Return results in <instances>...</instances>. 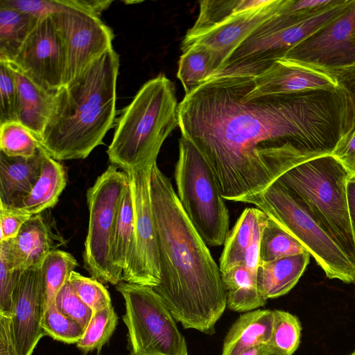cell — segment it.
<instances>
[{"mask_svg": "<svg viewBox=\"0 0 355 355\" xmlns=\"http://www.w3.org/2000/svg\"><path fill=\"white\" fill-rule=\"evenodd\" d=\"M255 73L222 70L178 104V127L209 165L225 200L241 202L291 168L330 155L352 130L340 86L288 94H249Z\"/></svg>", "mask_w": 355, "mask_h": 355, "instance_id": "1", "label": "cell"}, {"mask_svg": "<svg viewBox=\"0 0 355 355\" xmlns=\"http://www.w3.org/2000/svg\"><path fill=\"white\" fill-rule=\"evenodd\" d=\"M150 193L161 275L153 288L184 328L213 334L227 306L219 266L157 162Z\"/></svg>", "mask_w": 355, "mask_h": 355, "instance_id": "2", "label": "cell"}, {"mask_svg": "<svg viewBox=\"0 0 355 355\" xmlns=\"http://www.w3.org/2000/svg\"><path fill=\"white\" fill-rule=\"evenodd\" d=\"M119 55L113 48L55 94L40 143L56 161L85 159L116 120Z\"/></svg>", "mask_w": 355, "mask_h": 355, "instance_id": "3", "label": "cell"}, {"mask_svg": "<svg viewBox=\"0 0 355 355\" xmlns=\"http://www.w3.org/2000/svg\"><path fill=\"white\" fill-rule=\"evenodd\" d=\"M173 83L164 74L146 82L116 120L107 150L111 164L125 171L157 161L161 147L178 126Z\"/></svg>", "mask_w": 355, "mask_h": 355, "instance_id": "4", "label": "cell"}, {"mask_svg": "<svg viewBox=\"0 0 355 355\" xmlns=\"http://www.w3.org/2000/svg\"><path fill=\"white\" fill-rule=\"evenodd\" d=\"M349 172L331 154L302 162L277 181L299 198L314 218L355 263L347 181Z\"/></svg>", "mask_w": 355, "mask_h": 355, "instance_id": "5", "label": "cell"}, {"mask_svg": "<svg viewBox=\"0 0 355 355\" xmlns=\"http://www.w3.org/2000/svg\"><path fill=\"white\" fill-rule=\"evenodd\" d=\"M241 202L254 205L293 235L313 257L328 278L354 283L355 263L302 202L277 180Z\"/></svg>", "mask_w": 355, "mask_h": 355, "instance_id": "6", "label": "cell"}, {"mask_svg": "<svg viewBox=\"0 0 355 355\" xmlns=\"http://www.w3.org/2000/svg\"><path fill=\"white\" fill-rule=\"evenodd\" d=\"M174 177L177 196L207 245L224 244L230 214L214 173L196 146L181 135Z\"/></svg>", "mask_w": 355, "mask_h": 355, "instance_id": "7", "label": "cell"}, {"mask_svg": "<svg viewBox=\"0 0 355 355\" xmlns=\"http://www.w3.org/2000/svg\"><path fill=\"white\" fill-rule=\"evenodd\" d=\"M130 355H188L173 315L152 287L121 281Z\"/></svg>", "mask_w": 355, "mask_h": 355, "instance_id": "8", "label": "cell"}, {"mask_svg": "<svg viewBox=\"0 0 355 355\" xmlns=\"http://www.w3.org/2000/svg\"><path fill=\"white\" fill-rule=\"evenodd\" d=\"M127 173L110 164L87 191L89 224L83 254L84 268L102 284L122 281L112 263L114 233Z\"/></svg>", "mask_w": 355, "mask_h": 355, "instance_id": "9", "label": "cell"}, {"mask_svg": "<svg viewBox=\"0 0 355 355\" xmlns=\"http://www.w3.org/2000/svg\"><path fill=\"white\" fill-rule=\"evenodd\" d=\"M59 1L60 7L52 17L64 49V85L113 48L114 35L101 20V15L83 8L76 0Z\"/></svg>", "mask_w": 355, "mask_h": 355, "instance_id": "10", "label": "cell"}, {"mask_svg": "<svg viewBox=\"0 0 355 355\" xmlns=\"http://www.w3.org/2000/svg\"><path fill=\"white\" fill-rule=\"evenodd\" d=\"M148 161L125 171L132 191L135 214V249L123 281L150 287L160 283L159 254L153 210L150 180L153 164Z\"/></svg>", "mask_w": 355, "mask_h": 355, "instance_id": "11", "label": "cell"}, {"mask_svg": "<svg viewBox=\"0 0 355 355\" xmlns=\"http://www.w3.org/2000/svg\"><path fill=\"white\" fill-rule=\"evenodd\" d=\"M354 1L340 0L328 9L292 26L265 28L261 25L234 52L223 69L243 67L257 74L268 64L283 58L299 43L340 17Z\"/></svg>", "mask_w": 355, "mask_h": 355, "instance_id": "12", "label": "cell"}, {"mask_svg": "<svg viewBox=\"0 0 355 355\" xmlns=\"http://www.w3.org/2000/svg\"><path fill=\"white\" fill-rule=\"evenodd\" d=\"M34 83L55 92L64 83L66 60L52 15L40 17L12 62Z\"/></svg>", "mask_w": 355, "mask_h": 355, "instance_id": "13", "label": "cell"}, {"mask_svg": "<svg viewBox=\"0 0 355 355\" xmlns=\"http://www.w3.org/2000/svg\"><path fill=\"white\" fill-rule=\"evenodd\" d=\"M355 1L340 17L291 49L283 58L324 70L355 64Z\"/></svg>", "mask_w": 355, "mask_h": 355, "instance_id": "14", "label": "cell"}, {"mask_svg": "<svg viewBox=\"0 0 355 355\" xmlns=\"http://www.w3.org/2000/svg\"><path fill=\"white\" fill-rule=\"evenodd\" d=\"M45 311V295L41 268L23 270L16 288L10 317L15 345L19 355H32L45 336L42 321Z\"/></svg>", "mask_w": 355, "mask_h": 355, "instance_id": "15", "label": "cell"}, {"mask_svg": "<svg viewBox=\"0 0 355 355\" xmlns=\"http://www.w3.org/2000/svg\"><path fill=\"white\" fill-rule=\"evenodd\" d=\"M282 1L270 0L261 7L234 15L191 40L182 42L181 49L196 43L207 46L220 62L221 71L240 45L278 12Z\"/></svg>", "mask_w": 355, "mask_h": 355, "instance_id": "16", "label": "cell"}, {"mask_svg": "<svg viewBox=\"0 0 355 355\" xmlns=\"http://www.w3.org/2000/svg\"><path fill=\"white\" fill-rule=\"evenodd\" d=\"M338 87L337 81L327 71L281 58L254 76L249 94H288Z\"/></svg>", "mask_w": 355, "mask_h": 355, "instance_id": "17", "label": "cell"}, {"mask_svg": "<svg viewBox=\"0 0 355 355\" xmlns=\"http://www.w3.org/2000/svg\"><path fill=\"white\" fill-rule=\"evenodd\" d=\"M51 231L40 214L32 216L15 238L0 241V258L12 270L41 266L53 248Z\"/></svg>", "mask_w": 355, "mask_h": 355, "instance_id": "18", "label": "cell"}, {"mask_svg": "<svg viewBox=\"0 0 355 355\" xmlns=\"http://www.w3.org/2000/svg\"><path fill=\"white\" fill-rule=\"evenodd\" d=\"M46 151L32 157H9L0 151V206L17 210L38 180Z\"/></svg>", "mask_w": 355, "mask_h": 355, "instance_id": "19", "label": "cell"}, {"mask_svg": "<svg viewBox=\"0 0 355 355\" xmlns=\"http://www.w3.org/2000/svg\"><path fill=\"white\" fill-rule=\"evenodd\" d=\"M7 63L12 71L17 86V121L40 141L52 111L56 92L43 89L17 65L12 62Z\"/></svg>", "mask_w": 355, "mask_h": 355, "instance_id": "20", "label": "cell"}, {"mask_svg": "<svg viewBox=\"0 0 355 355\" xmlns=\"http://www.w3.org/2000/svg\"><path fill=\"white\" fill-rule=\"evenodd\" d=\"M310 256L306 252L270 261H259L257 285L260 293L266 300L288 293L305 271Z\"/></svg>", "mask_w": 355, "mask_h": 355, "instance_id": "21", "label": "cell"}, {"mask_svg": "<svg viewBox=\"0 0 355 355\" xmlns=\"http://www.w3.org/2000/svg\"><path fill=\"white\" fill-rule=\"evenodd\" d=\"M274 311L255 309L245 312L234 322L223 342L222 355H238L243 351L270 341Z\"/></svg>", "mask_w": 355, "mask_h": 355, "instance_id": "22", "label": "cell"}, {"mask_svg": "<svg viewBox=\"0 0 355 355\" xmlns=\"http://www.w3.org/2000/svg\"><path fill=\"white\" fill-rule=\"evenodd\" d=\"M66 184L67 176L63 166L46 152L41 175L17 210L33 216L54 207Z\"/></svg>", "mask_w": 355, "mask_h": 355, "instance_id": "23", "label": "cell"}, {"mask_svg": "<svg viewBox=\"0 0 355 355\" xmlns=\"http://www.w3.org/2000/svg\"><path fill=\"white\" fill-rule=\"evenodd\" d=\"M228 309L237 312H248L263 306L267 300L260 293L257 275L241 263L221 272Z\"/></svg>", "mask_w": 355, "mask_h": 355, "instance_id": "24", "label": "cell"}, {"mask_svg": "<svg viewBox=\"0 0 355 355\" xmlns=\"http://www.w3.org/2000/svg\"><path fill=\"white\" fill-rule=\"evenodd\" d=\"M221 64L207 46L193 44L182 51L177 77L181 82L185 95L194 91L207 80L218 73Z\"/></svg>", "mask_w": 355, "mask_h": 355, "instance_id": "25", "label": "cell"}, {"mask_svg": "<svg viewBox=\"0 0 355 355\" xmlns=\"http://www.w3.org/2000/svg\"><path fill=\"white\" fill-rule=\"evenodd\" d=\"M134 249L135 214L132 191L128 182L121 199L112 248V263L122 281L123 274L131 263Z\"/></svg>", "mask_w": 355, "mask_h": 355, "instance_id": "26", "label": "cell"}, {"mask_svg": "<svg viewBox=\"0 0 355 355\" xmlns=\"http://www.w3.org/2000/svg\"><path fill=\"white\" fill-rule=\"evenodd\" d=\"M39 19L0 2V61L14 60Z\"/></svg>", "mask_w": 355, "mask_h": 355, "instance_id": "27", "label": "cell"}, {"mask_svg": "<svg viewBox=\"0 0 355 355\" xmlns=\"http://www.w3.org/2000/svg\"><path fill=\"white\" fill-rule=\"evenodd\" d=\"M270 0H206L200 1L198 18L182 42H186L220 24L231 16L261 7Z\"/></svg>", "mask_w": 355, "mask_h": 355, "instance_id": "28", "label": "cell"}, {"mask_svg": "<svg viewBox=\"0 0 355 355\" xmlns=\"http://www.w3.org/2000/svg\"><path fill=\"white\" fill-rule=\"evenodd\" d=\"M258 212L259 209L255 207L246 208L229 232L220 258V272L243 263L252 238Z\"/></svg>", "mask_w": 355, "mask_h": 355, "instance_id": "29", "label": "cell"}, {"mask_svg": "<svg viewBox=\"0 0 355 355\" xmlns=\"http://www.w3.org/2000/svg\"><path fill=\"white\" fill-rule=\"evenodd\" d=\"M308 252L305 247L277 221L267 216L260 241V261H270Z\"/></svg>", "mask_w": 355, "mask_h": 355, "instance_id": "30", "label": "cell"}, {"mask_svg": "<svg viewBox=\"0 0 355 355\" xmlns=\"http://www.w3.org/2000/svg\"><path fill=\"white\" fill-rule=\"evenodd\" d=\"M77 266L74 257L64 250H52L45 257L40 266L45 309L55 302L57 294L68 282L70 274Z\"/></svg>", "mask_w": 355, "mask_h": 355, "instance_id": "31", "label": "cell"}, {"mask_svg": "<svg viewBox=\"0 0 355 355\" xmlns=\"http://www.w3.org/2000/svg\"><path fill=\"white\" fill-rule=\"evenodd\" d=\"M299 319L289 312L274 310V321L270 341L267 344L271 355H293L301 338Z\"/></svg>", "mask_w": 355, "mask_h": 355, "instance_id": "32", "label": "cell"}, {"mask_svg": "<svg viewBox=\"0 0 355 355\" xmlns=\"http://www.w3.org/2000/svg\"><path fill=\"white\" fill-rule=\"evenodd\" d=\"M117 323V314L112 305L94 312L77 347L85 353L101 350L112 336Z\"/></svg>", "mask_w": 355, "mask_h": 355, "instance_id": "33", "label": "cell"}, {"mask_svg": "<svg viewBox=\"0 0 355 355\" xmlns=\"http://www.w3.org/2000/svg\"><path fill=\"white\" fill-rule=\"evenodd\" d=\"M41 146L35 135L19 122L0 125V151L7 156L32 157Z\"/></svg>", "mask_w": 355, "mask_h": 355, "instance_id": "34", "label": "cell"}, {"mask_svg": "<svg viewBox=\"0 0 355 355\" xmlns=\"http://www.w3.org/2000/svg\"><path fill=\"white\" fill-rule=\"evenodd\" d=\"M42 327L45 335L68 344H77L85 331L77 322L62 313L55 302L45 309Z\"/></svg>", "mask_w": 355, "mask_h": 355, "instance_id": "35", "label": "cell"}, {"mask_svg": "<svg viewBox=\"0 0 355 355\" xmlns=\"http://www.w3.org/2000/svg\"><path fill=\"white\" fill-rule=\"evenodd\" d=\"M68 282L75 293L96 312L112 305L111 297L101 282L93 277H87L73 270Z\"/></svg>", "mask_w": 355, "mask_h": 355, "instance_id": "36", "label": "cell"}, {"mask_svg": "<svg viewBox=\"0 0 355 355\" xmlns=\"http://www.w3.org/2000/svg\"><path fill=\"white\" fill-rule=\"evenodd\" d=\"M0 125L17 121V90L12 69L0 61Z\"/></svg>", "mask_w": 355, "mask_h": 355, "instance_id": "37", "label": "cell"}, {"mask_svg": "<svg viewBox=\"0 0 355 355\" xmlns=\"http://www.w3.org/2000/svg\"><path fill=\"white\" fill-rule=\"evenodd\" d=\"M55 304L62 313L75 320L86 329L94 312L75 293L68 282L57 294Z\"/></svg>", "mask_w": 355, "mask_h": 355, "instance_id": "38", "label": "cell"}, {"mask_svg": "<svg viewBox=\"0 0 355 355\" xmlns=\"http://www.w3.org/2000/svg\"><path fill=\"white\" fill-rule=\"evenodd\" d=\"M22 272L11 269L0 258V315L10 317L14 294Z\"/></svg>", "mask_w": 355, "mask_h": 355, "instance_id": "39", "label": "cell"}, {"mask_svg": "<svg viewBox=\"0 0 355 355\" xmlns=\"http://www.w3.org/2000/svg\"><path fill=\"white\" fill-rule=\"evenodd\" d=\"M0 2L37 18L53 15L60 7L59 0H0Z\"/></svg>", "mask_w": 355, "mask_h": 355, "instance_id": "40", "label": "cell"}, {"mask_svg": "<svg viewBox=\"0 0 355 355\" xmlns=\"http://www.w3.org/2000/svg\"><path fill=\"white\" fill-rule=\"evenodd\" d=\"M31 216L23 211L0 206V241L15 238L23 225Z\"/></svg>", "mask_w": 355, "mask_h": 355, "instance_id": "41", "label": "cell"}, {"mask_svg": "<svg viewBox=\"0 0 355 355\" xmlns=\"http://www.w3.org/2000/svg\"><path fill=\"white\" fill-rule=\"evenodd\" d=\"M331 155L344 166L350 175H355V130L343 137Z\"/></svg>", "mask_w": 355, "mask_h": 355, "instance_id": "42", "label": "cell"}, {"mask_svg": "<svg viewBox=\"0 0 355 355\" xmlns=\"http://www.w3.org/2000/svg\"><path fill=\"white\" fill-rule=\"evenodd\" d=\"M326 71L334 76L338 85L346 92L351 101L354 112L352 130H355V64Z\"/></svg>", "mask_w": 355, "mask_h": 355, "instance_id": "43", "label": "cell"}, {"mask_svg": "<svg viewBox=\"0 0 355 355\" xmlns=\"http://www.w3.org/2000/svg\"><path fill=\"white\" fill-rule=\"evenodd\" d=\"M0 355H19L17 349L10 319L0 315Z\"/></svg>", "mask_w": 355, "mask_h": 355, "instance_id": "44", "label": "cell"}, {"mask_svg": "<svg viewBox=\"0 0 355 355\" xmlns=\"http://www.w3.org/2000/svg\"><path fill=\"white\" fill-rule=\"evenodd\" d=\"M347 200L350 224L355 241V175H349L347 179Z\"/></svg>", "mask_w": 355, "mask_h": 355, "instance_id": "45", "label": "cell"}, {"mask_svg": "<svg viewBox=\"0 0 355 355\" xmlns=\"http://www.w3.org/2000/svg\"><path fill=\"white\" fill-rule=\"evenodd\" d=\"M238 355H271L267 345H259L241 352Z\"/></svg>", "mask_w": 355, "mask_h": 355, "instance_id": "46", "label": "cell"}, {"mask_svg": "<svg viewBox=\"0 0 355 355\" xmlns=\"http://www.w3.org/2000/svg\"><path fill=\"white\" fill-rule=\"evenodd\" d=\"M349 355H355V351H354L352 353H351Z\"/></svg>", "mask_w": 355, "mask_h": 355, "instance_id": "47", "label": "cell"}, {"mask_svg": "<svg viewBox=\"0 0 355 355\" xmlns=\"http://www.w3.org/2000/svg\"><path fill=\"white\" fill-rule=\"evenodd\" d=\"M354 284H355V282H354Z\"/></svg>", "mask_w": 355, "mask_h": 355, "instance_id": "48", "label": "cell"}, {"mask_svg": "<svg viewBox=\"0 0 355 355\" xmlns=\"http://www.w3.org/2000/svg\"><path fill=\"white\" fill-rule=\"evenodd\" d=\"M354 34H355V33H354Z\"/></svg>", "mask_w": 355, "mask_h": 355, "instance_id": "49", "label": "cell"}]
</instances>
